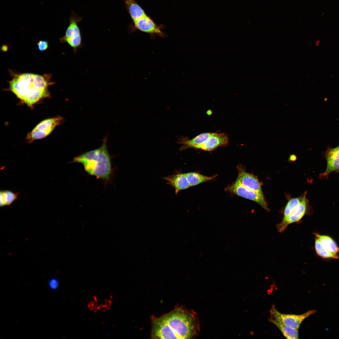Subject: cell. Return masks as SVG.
<instances>
[{"label": "cell", "mask_w": 339, "mask_h": 339, "mask_svg": "<svg viewBox=\"0 0 339 339\" xmlns=\"http://www.w3.org/2000/svg\"><path fill=\"white\" fill-rule=\"evenodd\" d=\"M125 3L133 22L146 15L143 10L135 0H125Z\"/></svg>", "instance_id": "9a60e30c"}, {"label": "cell", "mask_w": 339, "mask_h": 339, "mask_svg": "<svg viewBox=\"0 0 339 339\" xmlns=\"http://www.w3.org/2000/svg\"><path fill=\"white\" fill-rule=\"evenodd\" d=\"M133 22L136 29L151 35L156 34L162 37L165 36L160 28L147 15Z\"/></svg>", "instance_id": "30bf717a"}, {"label": "cell", "mask_w": 339, "mask_h": 339, "mask_svg": "<svg viewBox=\"0 0 339 339\" xmlns=\"http://www.w3.org/2000/svg\"><path fill=\"white\" fill-rule=\"evenodd\" d=\"M316 236L322 244L329 250L336 254L339 252V247L330 237L318 234H316Z\"/></svg>", "instance_id": "ffe728a7"}, {"label": "cell", "mask_w": 339, "mask_h": 339, "mask_svg": "<svg viewBox=\"0 0 339 339\" xmlns=\"http://www.w3.org/2000/svg\"><path fill=\"white\" fill-rule=\"evenodd\" d=\"M107 140L106 136L99 148L75 157L70 162L82 164L89 175L101 179L105 185L110 183L114 172L111 158L107 148Z\"/></svg>", "instance_id": "3957f363"}, {"label": "cell", "mask_w": 339, "mask_h": 339, "mask_svg": "<svg viewBox=\"0 0 339 339\" xmlns=\"http://www.w3.org/2000/svg\"><path fill=\"white\" fill-rule=\"evenodd\" d=\"M151 338L192 339L200 331L199 321L196 313L184 306L159 317L152 319Z\"/></svg>", "instance_id": "6da1fadb"}, {"label": "cell", "mask_w": 339, "mask_h": 339, "mask_svg": "<svg viewBox=\"0 0 339 339\" xmlns=\"http://www.w3.org/2000/svg\"><path fill=\"white\" fill-rule=\"evenodd\" d=\"M50 78L48 74H18L9 81L10 90L23 103L32 108L41 99L50 97L48 88L53 83Z\"/></svg>", "instance_id": "7a4b0ae2"}, {"label": "cell", "mask_w": 339, "mask_h": 339, "mask_svg": "<svg viewBox=\"0 0 339 339\" xmlns=\"http://www.w3.org/2000/svg\"><path fill=\"white\" fill-rule=\"evenodd\" d=\"M315 249L317 254L320 256L324 258L338 259V256L326 248L317 238L315 241Z\"/></svg>", "instance_id": "d6986e66"}, {"label": "cell", "mask_w": 339, "mask_h": 339, "mask_svg": "<svg viewBox=\"0 0 339 339\" xmlns=\"http://www.w3.org/2000/svg\"><path fill=\"white\" fill-rule=\"evenodd\" d=\"M212 132H205L200 134L193 138L190 139L186 137H181L178 140L179 144L182 146L180 148L182 151L189 148L198 149L210 136Z\"/></svg>", "instance_id": "5bb4252c"}, {"label": "cell", "mask_w": 339, "mask_h": 339, "mask_svg": "<svg viewBox=\"0 0 339 339\" xmlns=\"http://www.w3.org/2000/svg\"><path fill=\"white\" fill-rule=\"evenodd\" d=\"M303 197L292 198L288 201L284 208L282 220L286 219L295 210L300 203Z\"/></svg>", "instance_id": "44dd1931"}, {"label": "cell", "mask_w": 339, "mask_h": 339, "mask_svg": "<svg viewBox=\"0 0 339 339\" xmlns=\"http://www.w3.org/2000/svg\"><path fill=\"white\" fill-rule=\"evenodd\" d=\"M229 137L224 133H212L206 141L198 149L204 151H211L219 147L228 145Z\"/></svg>", "instance_id": "8fae6325"}, {"label": "cell", "mask_w": 339, "mask_h": 339, "mask_svg": "<svg viewBox=\"0 0 339 339\" xmlns=\"http://www.w3.org/2000/svg\"><path fill=\"white\" fill-rule=\"evenodd\" d=\"M228 189L239 196L255 202L264 209L269 211L263 195L244 186L236 180Z\"/></svg>", "instance_id": "52a82bcc"}, {"label": "cell", "mask_w": 339, "mask_h": 339, "mask_svg": "<svg viewBox=\"0 0 339 339\" xmlns=\"http://www.w3.org/2000/svg\"><path fill=\"white\" fill-rule=\"evenodd\" d=\"M63 121V117L60 116L45 119L38 123L28 134L26 139L31 143L35 140L44 138L50 135L55 127Z\"/></svg>", "instance_id": "277c9868"}, {"label": "cell", "mask_w": 339, "mask_h": 339, "mask_svg": "<svg viewBox=\"0 0 339 339\" xmlns=\"http://www.w3.org/2000/svg\"><path fill=\"white\" fill-rule=\"evenodd\" d=\"M307 204V201L305 195H304L295 210L286 219L282 220L281 222L277 225L278 231L279 232H282L289 225L299 222L306 212Z\"/></svg>", "instance_id": "ba28073f"}, {"label": "cell", "mask_w": 339, "mask_h": 339, "mask_svg": "<svg viewBox=\"0 0 339 339\" xmlns=\"http://www.w3.org/2000/svg\"><path fill=\"white\" fill-rule=\"evenodd\" d=\"M325 158L326 167L320 175L321 179L327 178L331 172L339 169V145L335 148H328L326 152Z\"/></svg>", "instance_id": "9c48e42d"}, {"label": "cell", "mask_w": 339, "mask_h": 339, "mask_svg": "<svg viewBox=\"0 0 339 339\" xmlns=\"http://www.w3.org/2000/svg\"><path fill=\"white\" fill-rule=\"evenodd\" d=\"M49 286L50 288L53 290L57 289L59 286L58 280L54 278L51 279L48 282Z\"/></svg>", "instance_id": "603a6c76"}, {"label": "cell", "mask_w": 339, "mask_h": 339, "mask_svg": "<svg viewBox=\"0 0 339 339\" xmlns=\"http://www.w3.org/2000/svg\"><path fill=\"white\" fill-rule=\"evenodd\" d=\"M316 312V310L313 309L299 315L283 314L279 312L273 305L270 310V318L274 319L292 328L298 330L303 321Z\"/></svg>", "instance_id": "5b68a950"}, {"label": "cell", "mask_w": 339, "mask_h": 339, "mask_svg": "<svg viewBox=\"0 0 339 339\" xmlns=\"http://www.w3.org/2000/svg\"><path fill=\"white\" fill-rule=\"evenodd\" d=\"M269 320L279 329L286 338L296 339L299 338L298 330L289 327L274 319L270 318Z\"/></svg>", "instance_id": "2e32d148"}, {"label": "cell", "mask_w": 339, "mask_h": 339, "mask_svg": "<svg viewBox=\"0 0 339 339\" xmlns=\"http://www.w3.org/2000/svg\"><path fill=\"white\" fill-rule=\"evenodd\" d=\"M80 20L78 18H71L65 35L61 40L62 42H67L73 48L75 53L83 45L80 30L77 24Z\"/></svg>", "instance_id": "8992f818"}, {"label": "cell", "mask_w": 339, "mask_h": 339, "mask_svg": "<svg viewBox=\"0 0 339 339\" xmlns=\"http://www.w3.org/2000/svg\"><path fill=\"white\" fill-rule=\"evenodd\" d=\"M336 171L339 173V169Z\"/></svg>", "instance_id": "cb8c5ba5"}, {"label": "cell", "mask_w": 339, "mask_h": 339, "mask_svg": "<svg viewBox=\"0 0 339 339\" xmlns=\"http://www.w3.org/2000/svg\"><path fill=\"white\" fill-rule=\"evenodd\" d=\"M39 50L41 51H45L48 47V42L45 40H41L37 43Z\"/></svg>", "instance_id": "7402d4cb"}, {"label": "cell", "mask_w": 339, "mask_h": 339, "mask_svg": "<svg viewBox=\"0 0 339 339\" xmlns=\"http://www.w3.org/2000/svg\"><path fill=\"white\" fill-rule=\"evenodd\" d=\"M162 179L167 181V184L173 187L176 194L180 191L191 187L185 173L178 171H176L173 175L163 177Z\"/></svg>", "instance_id": "7c38bea8"}, {"label": "cell", "mask_w": 339, "mask_h": 339, "mask_svg": "<svg viewBox=\"0 0 339 339\" xmlns=\"http://www.w3.org/2000/svg\"><path fill=\"white\" fill-rule=\"evenodd\" d=\"M236 180L244 186L263 195L259 182L251 174L241 170Z\"/></svg>", "instance_id": "4fadbf2b"}, {"label": "cell", "mask_w": 339, "mask_h": 339, "mask_svg": "<svg viewBox=\"0 0 339 339\" xmlns=\"http://www.w3.org/2000/svg\"><path fill=\"white\" fill-rule=\"evenodd\" d=\"M19 193L9 190L1 191L0 206H10L18 198Z\"/></svg>", "instance_id": "ac0fdd59"}, {"label": "cell", "mask_w": 339, "mask_h": 339, "mask_svg": "<svg viewBox=\"0 0 339 339\" xmlns=\"http://www.w3.org/2000/svg\"><path fill=\"white\" fill-rule=\"evenodd\" d=\"M190 186H194L213 179L214 176L208 177L194 172L185 173Z\"/></svg>", "instance_id": "e0dca14e"}]
</instances>
